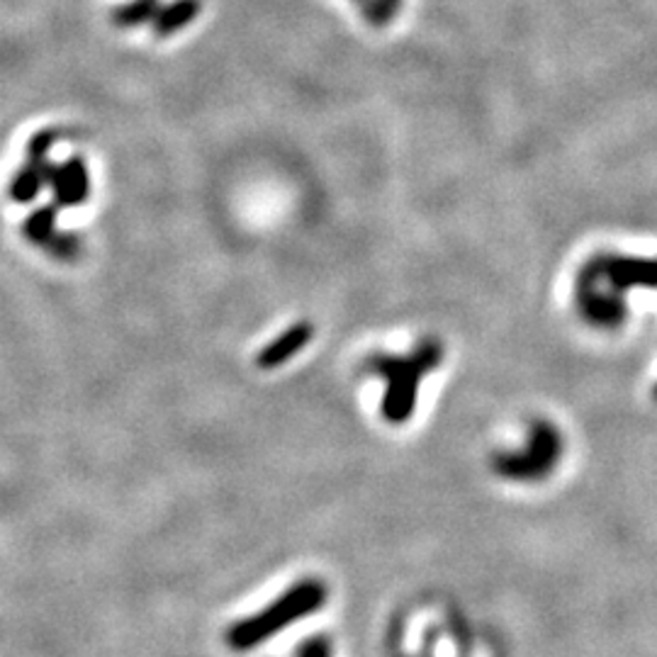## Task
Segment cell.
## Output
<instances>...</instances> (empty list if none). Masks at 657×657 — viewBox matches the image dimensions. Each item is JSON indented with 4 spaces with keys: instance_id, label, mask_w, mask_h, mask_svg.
I'll list each match as a JSON object with an SVG mask.
<instances>
[{
    "instance_id": "7a4b0ae2",
    "label": "cell",
    "mask_w": 657,
    "mask_h": 657,
    "mask_svg": "<svg viewBox=\"0 0 657 657\" xmlns=\"http://www.w3.org/2000/svg\"><path fill=\"white\" fill-rule=\"evenodd\" d=\"M444 358V351L434 341H426L419 348H414L409 356H377L371 361V371L383 375L387 383V393L383 397V417L393 424L407 421L417 405V389Z\"/></svg>"
},
{
    "instance_id": "9c48e42d",
    "label": "cell",
    "mask_w": 657,
    "mask_h": 657,
    "mask_svg": "<svg viewBox=\"0 0 657 657\" xmlns=\"http://www.w3.org/2000/svg\"><path fill=\"white\" fill-rule=\"evenodd\" d=\"M154 12V0H137V3L125 8L119 12V22H127V24H137L142 22L144 18H149Z\"/></svg>"
},
{
    "instance_id": "52a82bcc",
    "label": "cell",
    "mask_w": 657,
    "mask_h": 657,
    "mask_svg": "<svg viewBox=\"0 0 657 657\" xmlns=\"http://www.w3.org/2000/svg\"><path fill=\"white\" fill-rule=\"evenodd\" d=\"M49 180H52L56 200L61 205H76L88 195V176L79 161H71L61 168H49Z\"/></svg>"
},
{
    "instance_id": "5b68a950",
    "label": "cell",
    "mask_w": 657,
    "mask_h": 657,
    "mask_svg": "<svg viewBox=\"0 0 657 657\" xmlns=\"http://www.w3.org/2000/svg\"><path fill=\"white\" fill-rule=\"evenodd\" d=\"M312 334H314L312 324H307V322L292 324L259 353L255 363H259V368H263V371L278 368V365L288 363L292 356H298V353L312 341Z\"/></svg>"
},
{
    "instance_id": "30bf717a",
    "label": "cell",
    "mask_w": 657,
    "mask_h": 657,
    "mask_svg": "<svg viewBox=\"0 0 657 657\" xmlns=\"http://www.w3.org/2000/svg\"><path fill=\"white\" fill-rule=\"evenodd\" d=\"M300 657H332V650H328V640L326 638H310L302 645Z\"/></svg>"
},
{
    "instance_id": "277c9868",
    "label": "cell",
    "mask_w": 657,
    "mask_h": 657,
    "mask_svg": "<svg viewBox=\"0 0 657 657\" xmlns=\"http://www.w3.org/2000/svg\"><path fill=\"white\" fill-rule=\"evenodd\" d=\"M582 273L606 283L614 295L630 288H657V259H628V255H599Z\"/></svg>"
},
{
    "instance_id": "3957f363",
    "label": "cell",
    "mask_w": 657,
    "mask_h": 657,
    "mask_svg": "<svg viewBox=\"0 0 657 657\" xmlns=\"http://www.w3.org/2000/svg\"><path fill=\"white\" fill-rule=\"evenodd\" d=\"M560 456H563V438L553 424L539 421L531 426L529 441L519 453H499L492 466L494 472L507 480L533 482L543 480L548 472H553Z\"/></svg>"
},
{
    "instance_id": "8992f818",
    "label": "cell",
    "mask_w": 657,
    "mask_h": 657,
    "mask_svg": "<svg viewBox=\"0 0 657 657\" xmlns=\"http://www.w3.org/2000/svg\"><path fill=\"white\" fill-rule=\"evenodd\" d=\"M54 210H40L34 212L28 225H24V231H28V237L40 243V247L44 249H52L54 255H59V259H73V255L79 253V241L73 237H66V234H59V231L54 229Z\"/></svg>"
},
{
    "instance_id": "ba28073f",
    "label": "cell",
    "mask_w": 657,
    "mask_h": 657,
    "mask_svg": "<svg viewBox=\"0 0 657 657\" xmlns=\"http://www.w3.org/2000/svg\"><path fill=\"white\" fill-rule=\"evenodd\" d=\"M195 12H198V3H195V0H178V3L161 12V18H158V32H176L182 24H188L192 20Z\"/></svg>"
},
{
    "instance_id": "6da1fadb",
    "label": "cell",
    "mask_w": 657,
    "mask_h": 657,
    "mask_svg": "<svg viewBox=\"0 0 657 657\" xmlns=\"http://www.w3.org/2000/svg\"><path fill=\"white\" fill-rule=\"evenodd\" d=\"M324 602H326L324 582L300 580L292 584L285 594H280L271 606L263 608V612L239 620L237 626H231L229 645L237 650H251L263 640L273 638L275 633L292 626V620L320 612Z\"/></svg>"
}]
</instances>
